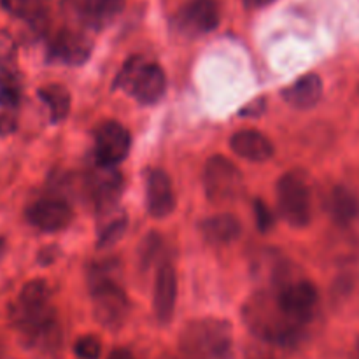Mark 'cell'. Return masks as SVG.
Here are the masks:
<instances>
[{
  "mask_svg": "<svg viewBox=\"0 0 359 359\" xmlns=\"http://www.w3.org/2000/svg\"><path fill=\"white\" fill-rule=\"evenodd\" d=\"M265 111V98H256L251 104L245 105L244 111L241 112L242 116H258Z\"/></svg>",
  "mask_w": 359,
  "mask_h": 359,
  "instance_id": "cell-29",
  "label": "cell"
},
{
  "mask_svg": "<svg viewBox=\"0 0 359 359\" xmlns=\"http://www.w3.org/2000/svg\"><path fill=\"white\" fill-rule=\"evenodd\" d=\"M88 280H90L93 314L97 321L109 330L123 326L130 314V300L125 290L112 277L111 269L93 265Z\"/></svg>",
  "mask_w": 359,
  "mask_h": 359,
  "instance_id": "cell-4",
  "label": "cell"
},
{
  "mask_svg": "<svg viewBox=\"0 0 359 359\" xmlns=\"http://www.w3.org/2000/svg\"><path fill=\"white\" fill-rule=\"evenodd\" d=\"M116 86L132 95L140 104H156L167 90V77L158 63L144 62L139 56L125 63L119 76L116 77Z\"/></svg>",
  "mask_w": 359,
  "mask_h": 359,
  "instance_id": "cell-5",
  "label": "cell"
},
{
  "mask_svg": "<svg viewBox=\"0 0 359 359\" xmlns=\"http://www.w3.org/2000/svg\"><path fill=\"white\" fill-rule=\"evenodd\" d=\"M200 230H202L203 238L207 242L214 245H223L228 244V242H233L241 235L242 226L237 216L221 212L203 219L202 224H200Z\"/></svg>",
  "mask_w": 359,
  "mask_h": 359,
  "instance_id": "cell-18",
  "label": "cell"
},
{
  "mask_svg": "<svg viewBox=\"0 0 359 359\" xmlns=\"http://www.w3.org/2000/svg\"><path fill=\"white\" fill-rule=\"evenodd\" d=\"M16 42L13 35L6 30H0V70H9L16 60Z\"/></svg>",
  "mask_w": 359,
  "mask_h": 359,
  "instance_id": "cell-26",
  "label": "cell"
},
{
  "mask_svg": "<svg viewBox=\"0 0 359 359\" xmlns=\"http://www.w3.org/2000/svg\"><path fill=\"white\" fill-rule=\"evenodd\" d=\"M9 318L23 342L39 353L55 354L62 346V332L51 305V290L44 280H30L9 307Z\"/></svg>",
  "mask_w": 359,
  "mask_h": 359,
  "instance_id": "cell-1",
  "label": "cell"
},
{
  "mask_svg": "<svg viewBox=\"0 0 359 359\" xmlns=\"http://www.w3.org/2000/svg\"><path fill=\"white\" fill-rule=\"evenodd\" d=\"M74 353L79 359H98L102 354V342L95 335H84L77 339Z\"/></svg>",
  "mask_w": 359,
  "mask_h": 359,
  "instance_id": "cell-25",
  "label": "cell"
},
{
  "mask_svg": "<svg viewBox=\"0 0 359 359\" xmlns=\"http://www.w3.org/2000/svg\"><path fill=\"white\" fill-rule=\"evenodd\" d=\"M39 97L48 105L53 123L63 121L69 116L70 93L67 88L60 86V84H49V86H44L39 90Z\"/></svg>",
  "mask_w": 359,
  "mask_h": 359,
  "instance_id": "cell-21",
  "label": "cell"
},
{
  "mask_svg": "<svg viewBox=\"0 0 359 359\" xmlns=\"http://www.w3.org/2000/svg\"><path fill=\"white\" fill-rule=\"evenodd\" d=\"M255 214H256V223H258L259 231H269L273 226V214L270 212L269 205L262 200H255Z\"/></svg>",
  "mask_w": 359,
  "mask_h": 359,
  "instance_id": "cell-27",
  "label": "cell"
},
{
  "mask_svg": "<svg viewBox=\"0 0 359 359\" xmlns=\"http://www.w3.org/2000/svg\"><path fill=\"white\" fill-rule=\"evenodd\" d=\"M248 359H273L272 356H269V354H265V353H258V351H256V353H252L251 356H249Z\"/></svg>",
  "mask_w": 359,
  "mask_h": 359,
  "instance_id": "cell-32",
  "label": "cell"
},
{
  "mask_svg": "<svg viewBox=\"0 0 359 359\" xmlns=\"http://www.w3.org/2000/svg\"><path fill=\"white\" fill-rule=\"evenodd\" d=\"M273 294H276L280 309L294 321L305 326L312 321L319 304V293L318 287L311 280L297 279L284 283Z\"/></svg>",
  "mask_w": 359,
  "mask_h": 359,
  "instance_id": "cell-8",
  "label": "cell"
},
{
  "mask_svg": "<svg viewBox=\"0 0 359 359\" xmlns=\"http://www.w3.org/2000/svg\"><path fill=\"white\" fill-rule=\"evenodd\" d=\"M323 97V81L318 74H305L283 91V98L294 109H312Z\"/></svg>",
  "mask_w": 359,
  "mask_h": 359,
  "instance_id": "cell-17",
  "label": "cell"
},
{
  "mask_svg": "<svg viewBox=\"0 0 359 359\" xmlns=\"http://www.w3.org/2000/svg\"><path fill=\"white\" fill-rule=\"evenodd\" d=\"M91 42L84 35L72 30H62L55 37L51 46V55L56 60L70 65H79L90 56Z\"/></svg>",
  "mask_w": 359,
  "mask_h": 359,
  "instance_id": "cell-16",
  "label": "cell"
},
{
  "mask_svg": "<svg viewBox=\"0 0 359 359\" xmlns=\"http://www.w3.org/2000/svg\"><path fill=\"white\" fill-rule=\"evenodd\" d=\"M179 347L186 359H231L233 330L224 319H196L182 330Z\"/></svg>",
  "mask_w": 359,
  "mask_h": 359,
  "instance_id": "cell-3",
  "label": "cell"
},
{
  "mask_svg": "<svg viewBox=\"0 0 359 359\" xmlns=\"http://www.w3.org/2000/svg\"><path fill=\"white\" fill-rule=\"evenodd\" d=\"M230 147L241 158L256 163H263L273 156L272 140L265 133L252 128L235 132L230 139Z\"/></svg>",
  "mask_w": 359,
  "mask_h": 359,
  "instance_id": "cell-15",
  "label": "cell"
},
{
  "mask_svg": "<svg viewBox=\"0 0 359 359\" xmlns=\"http://www.w3.org/2000/svg\"><path fill=\"white\" fill-rule=\"evenodd\" d=\"M107 359H135L133 354L126 349H114L111 354H109Z\"/></svg>",
  "mask_w": 359,
  "mask_h": 359,
  "instance_id": "cell-31",
  "label": "cell"
},
{
  "mask_svg": "<svg viewBox=\"0 0 359 359\" xmlns=\"http://www.w3.org/2000/svg\"><path fill=\"white\" fill-rule=\"evenodd\" d=\"M219 23V6L216 0H189L177 14V25L189 35L207 34Z\"/></svg>",
  "mask_w": 359,
  "mask_h": 359,
  "instance_id": "cell-12",
  "label": "cell"
},
{
  "mask_svg": "<svg viewBox=\"0 0 359 359\" xmlns=\"http://www.w3.org/2000/svg\"><path fill=\"white\" fill-rule=\"evenodd\" d=\"M16 130V118L11 112L0 114V135H9Z\"/></svg>",
  "mask_w": 359,
  "mask_h": 359,
  "instance_id": "cell-28",
  "label": "cell"
},
{
  "mask_svg": "<svg viewBox=\"0 0 359 359\" xmlns=\"http://www.w3.org/2000/svg\"><path fill=\"white\" fill-rule=\"evenodd\" d=\"M147 212L153 217H167L175 209V193L170 177L163 170H151L146 177Z\"/></svg>",
  "mask_w": 359,
  "mask_h": 359,
  "instance_id": "cell-13",
  "label": "cell"
},
{
  "mask_svg": "<svg viewBox=\"0 0 359 359\" xmlns=\"http://www.w3.org/2000/svg\"><path fill=\"white\" fill-rule=\"evenodd\" d=\"M21 98V88L16 76L9 70H0V107L16 109Z\"/></svg>",
  "mask_w": 359,
  "mask_h": 359,
  "instance_id": "cell-23",
  "label": "cell"
},
{
  "mask_svg": "<svg viewBox=\"0 0 359 359\" xmlns=\"http://www.w3.org/2000/svg\"><path fill=\"white\" fill-rule=\"evenodd\" d=\"M203 188L210 202L223 205L244 193V177L237 165L226 156H212L203 170Z\"/></svg>",
  "mask_w": 359,
  "mask_h": 359,
  "instance_id": "cell-7",
  "label": "cell"
},
{
  "mask_svg": "<svg viewBox=\"0 0 359 359\" xmlns=\"http://www.w3.org/2000/svg\"><path fill=\"white\" fill-rule=\"evenodd\" d=\"M4 9L37 27L46 20V0H0Z\"/></svg>",
  "mask_w": 359,
  "mask_h": 359,
  "instance_id": "cell-22",
  "label": "cell"
},
{
  "mask_svg": "<svg viewBox=\"0 0 359 359\" xmlns=\"http://www.w3.org/2000/svg\"><path fill=\"white\" fill-rule=\"evenodd\" d=\"M328 212L340 226H347L359 216V198L353 189L335 186L328 196Z\"/></svg>",
  "mask_w": 359,
  "mask_h": 359,
  "instance_id": "cell-19",
  "label": "cell"
},
{
  "mask_svg": "<svg viewBox=\"0 0 359 359\" xmlns=\"http://www.w3.org/2000/svg\"><path fill=\"white\" fill-rule=\"evenodd\" d=\"M69 4L88 25L102 27L123 9L125 0H69Z\"/></svg>",
  "mask_w": 359,
  "mask_h": 359,
  "instance_id": "cell-20",
  "label": "cell"
},
{
  "mask_svg": "<svg viewBox=\"0 0 359 359\" xmlns=\"http://www.w3.org/2000/svg\"><path fill=\"white\" fill-rule=\"evenodd\" d=\"M175 300H177V277H175L174 266L163 263L158 269L156 280H154V314L161 325L170 323L175 311Z\"/></svg>",
  "mask_w": 359,
  "mask_h": 359,
  "instance_id": "cell-14",
  "label": "cell"
},
{
  "mask_svg": "<svg viewBox=\"0 0 359 359\" xmlns=\"http://www.w3.org/2000/svg\"><path fill=\"white\" fill-rule=\"evenodd\" d=\"M272 2H276V0H244L248 9H262V7L270 6Z\"/></svg>",
  "mask_w": 359,
  "mask_h": 359,
  "instance_id": "cell-30",
  "label": "cell"
},
{
  "mask_svg": "<svg viewBox=\"0 0 359 359\" xmlns=\"http://www.w3.org/2000/svg\"><path fill=\"white\" fill-rule=\"evenodd\" d=\"M242 319L256 339L284 349L300 346L307 333V326L290 318L277 304L276 294L266 291H262L245 302Z\"/></svg>",
  "mask_w": 359,
  "mask_h": 359,
  "instance_id": "cell-2",
  "label": "cell"
},
{
  "mask_svg": "<svg viewBox=\"0 0 359 359\" xmlns=\"http://www.w3.org/2000/svg\"><path fill=\"white\" fill-rule=\"evenodd\" d=\"M0 359H4V351H2V346H0Z\"/></svg>",
  "mask_w": 359,
  "mask_h": 359,
  "instance_id": "cell-34",
  "label": "cell"
},
{
  "mask_svg": "<svg viewBox=\"0 0 359 359\" xmlns=\"http://www.w3.org/2000/svg\"><path fill=\"white\" fill-rule=\"evenodd\" d=\"M354 359H359V339H358V344H356V353H354Z\"/></svg>",
  "mask_w": 359,
  "mask_h": 359,
  "instance_id": "cell-33",
  "label": "cell"
},
{
  "mask_svg": "<svg viewBox=\"0 0 359 359\" xmlns=\"http://www.w3.org/2000/svg\"><path fill=\"white\" fill-rule=\"evenodd\" d=\"M88 188L93 196L95 205L100 212H109L116 207L123 193V177L116 165L98 163L91 168L88 175Z\"/></svg>",
  "mask_w": 359,
  "mask_h": 359,
  "instance_id": "cell-10",
  "label": "cell"
},
{
  "mask_svg": "<svg viewBox=\"0 0 359 359\" xmlns=\"http://www.w3.org/2000/svg\"><path fill=\"white\" fill-rule=\"evenodd\" d=\"M132 147L130 132L118 121H105L95 132V158L98 163L118 165Z\"/></svg>",
  "mask_w": 359,
  "mask_h": 359,
  "instance_id": "cell-9",
  "label": "cell"
},
{
  "mask_svg": "<svg viewBox=\"0 0 359 359\" xmlns=\"http://www.w3.org/2000/svg\"><path fill=\"white\" fill-rule=\"evenodd\" d=\"M160 359H175V358H172V356H161Z\"/></svg>",
  "mask_w": 359,
  "mask_h": 359,
  "instance_id": "cell-35",
  "label": "cell"
},
{
  "mask_svg": "<svg viewBox=\"0 0 359 359\" xmlns=\"http://www.w3.org/2000/svg\"><path fill=\"white\" fill-rule=\"evenodd\" d=\"M25 216L32 226L42 231L63 230L74 219L72 207L60 198H41L30 203Z\"/></svg>",
  "mask_w": 359,
  "mask_h": 359,
  "instance_id": "cell-11",
  "label": "cell"
},
{
  "mask_svg": "<svg viewBox=\"0 0 359 359\" xmlns=\"http://www.w3.org/2000/svg\"><path fill=\"white\" fill-rule=\"evenodd\" d=\"M279 212L290 226H307L312 216V198L309 181L300 172H287L277 182Z\"/></svg>",
  "mask_w": 359,
  "mask_h": 359,
  "instance_id": "cell-6",
  "label": "cell"
},
{
  "mask_svg": "<svg viewBox=\"0 0 359 359\" xmlns=\"http://www.w3.org/2000/svg\"><path fill=\"white\" fill-rule=\"evenodd\" d=\"M126 224H128V221H126L125 214H118V216L111 217V221L100 230L98 245L104 248V245H112L114 242H118L125 235Z\"/></svg>",
  "mask_w": 359,
  "mask_h": 359,
  "instance_id": "cell-24",
  "label": "cell"
}]
</instances>
